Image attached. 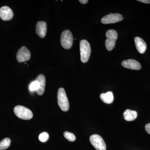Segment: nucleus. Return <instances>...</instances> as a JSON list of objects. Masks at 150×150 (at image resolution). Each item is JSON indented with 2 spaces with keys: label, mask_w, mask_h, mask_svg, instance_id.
<instances>
[{
  "label": "nucleus",
  "mask_w": 150,
  "mask_h": 150,
  "mask_svg": "<svg viewBox=\"0 0 150 150\" xmlns=\"http://www.w3.org/2000/svg\"><path fill=\"white\" fill-rule=\"evenodd\" d=\"M100 98L103 102L107 104L112 103L114 100V96L111 91L100 94Z\"/></svg>",
  "instance_id": "4468645a"
},
{
  "label": "nucleus",
  "mask_w": 150,
  "mask_h": 150,
  "mask_svg": "<svg viewBox=\"0 0 150 150\" xmlns=\"http://www.w3.org/2000/svg\"><path fill=\"white\" fill-rule=\"evenodd\" d=\"M80 50L81 61L83 63H86L88 62L91 53L90 45L86 40H81L80 43Z\"/></svg>",
  "instance_id": "f257e3e1"
},
{
  "label": "nucleus",
  "mask_w": 150,
  "mask_h": 150,
  "mask_svg": "<svg viewBox=\"0 0 150 150\" xmlns=\"http://www.w3.org/2000/svg\"><path fill=\"white\" fill-rule=\"evenodd\" d=\"M123 20V17L119 13H111L103 17L101 22L104 24H111L121 21Z\"/></svg>",
  "instance_id": "0eeeda50"
},
{
  "label": "nucleus",
  "mask_w": 150,
  "mask_h": 150,
  "mask_svg": "<svg viewBox=\"0 0 150 150\" xmlns=\"http://www.w3.org/2000/svg\"><path fill=\"white\" fill-rule=\"evenodd\" d=\"M11 141L8 138L3 139L0 142V150L6 149L10 146Z\"/></svg>",
  "instance_id": "dca6fc26"
},
{
  "label": "nucleus",
  "mask_w": 150,
  "mask_h": 150,
  "mask_svg": "<svg viewBox=\"0 0 150 150\" xmlns=\"http://www.w3.org/2000/svg\"><path fill=\"white\" fill-rule=\"evenodd\" d=\"M135 45L137 51L140 54L145 53L147 48V45L144 40L139 37H136L134 38Z\"/></svg>",
  "instance_id": "f8f14e48"
},
{
  "label": "nucleus",
  "mask_w": 150,
  "mask_h": 150,
  "mask_svg": "<svg viewBox=\"0 0 150 150\" xmlns=\"http://www.w3.org/2000/svg\"><path fill=\"white\" fill-rule=\"evenodd\" d=\"M13 16V12L8 6H4L0 8V18L5 21L11 20Z\"/></svg>",
  "instance_id": "9d476101"
},
{
  "label": "nucleus",
  "mask_w": 150,
  "mask_h": 150,
  "mask_svg": "<svg viewBox=\"0 0 150 150\" xmlns=\"http://www.w3.org/2000/svg\"><path fill=\"white\" fill-rule=\"evenodd\" d=\"M40 87L39 83L38 81L32 82L29 86V90L30 91H37Z\"/></svg>",
  "instance_id": "f3484780"
},
{
  "label": "nucleus",
  "mask_w": 150,
  "mask_h": 150,
  "mask_svg": "<svg viewBox=\"0 0 150 150\" xmlns=\"http://www.w3.org/2000/svg\"><path fill=\"white\" fill-rule=\"evenodd\" d=\"M121 65L124 68L132 70H139L142 68L141 64L134 59L124 60L121 63Z\"/></svg>",
  "instance_id": "1a4fd4ad"
},
{
  "label": "nucleus",
  "mask_w": 150,
  "mask_h": 150,
  "mask_svg": "<svg viewBox=\"0 0 150 150\" xmlns=\"http://www.w3.org/2000/svg\"><path fill=\"white\" fill-rule=\"evenodd\" d=\"M49 138V135L47 132H44L39 135L38 139L39 141L42 142H46Z\"/></svg>",
  "instance_id": "6ab92c4d"
},
{
  "label": "nucleus",
  "mask_w": 150,
  "mask_h": 150,
  "mask_svg": "<svg viewBox=\"0 0 150 150\" xmlns=\"http://www.w3.org/2000/svg\"><path fill=\"white\" fill-rule=\"evenodd\" d=\"M57 98L58 104L61 109L64 112L68 111L69 108V103L66 91L63 88H59Z\"/></svg>",
  "instance_id": "f03ea898"
},
{
  "label": "nucleus",
  "mask_w": 150,
  "mask_h": 150,
  "mask_svg": "<svg viewBox=\"0 0 150 150\" xmlns=\"http://www.w3.org/2000/svg\"><path fill=\"white\" fill-rule=\"evenodd\" d=\"M123 117L126 121H134L137 117V112L135 110L127 109L123 112Z\"/></svg>",
  "instance_id": "2eb2a0df"
},
{
  "label": "nucleus",
  "mask_w": 150,
  "mask_h": 150,
  "mask_svg": "<svg viewBox=\"0 0 150 150\" xmlns=\"http://www.w3.org/2000/svg\"><path fill=\"white\" fill-rule=\"evenodd\" d=\"M15 115L21 119L30 120L33 117V114L31 110L22 105H17L14 108Z\"/></svg>",
  "instance_id": "7ed1b4c3"
},
{
  "label": "nucleus",
  "mask_w": 150,
  "mask_h": 150,
  "mask_svg": "<svg viewBox=\"0 0 150 150\" xmlns=\"http://www.w3.org/2000/svg\"><path fill=\"white\" fill-rule=\"evenodd\" d=\"M145 129L147 133L150 134V123L146 124L145 126Z\"/></svg>",
  "instance_id": "aec40b11"
},
{
  "label": "nucleus",
  "mask_w": 150,
  "mask_h": 150,
  "mask_svg": "<svg viewBox=\"0 0 150 150\" xmlns=\"http://www.w3.org/2000/svg\"><path fill=\"white\" fill-rule=\"evenodd\" d=\"M36 34L41 38L46 36L47 32V23L45 22L41 21L37 23L35 27Z\"/></svg>",
  "instance_id": "9b49d317"
},
{
  "label": "nucleus",
  "mask_w": 150,
  "mask_h": 150,
  "mask_svg": "<svg viewBox=\"0 0 150 150\" xmlns=\"http://www.w3.org/2000/svg\"><path fill=\"white\" fill-rule=\"evenodd\" d=\"M72 33L68 30H66L62 32L61 37V42L62 47L66 49L71 48L73 43Z\"/></svg>",
  "instance_id": "39448f33"
},
{
  "label": "nucleus",
  "mask_w": 150,
  "mask_h": 150,
  "mask_svg": "<svg viewBox=\"0 0 150 150\" xmlns=\"http://www.w3.org/2000/svg\"><path fill=\"white\" fill-rule=\"evenodd\" d=\"M79 1L81 3V4H87L88 1V0H79Z\"/></svg>",
  "instance_id": "4be33fe9"
},
{
  "label": "nucleus",
  "mask_w": 150,
  "mask_h": 150,
  "mask_svg": "<svg viewBox=\"0 0 150 150\" xmlns=\"http://www.w3.org/2000/svg\"><path fill=\"white\" fill-rule=\"evenodd\" d=\"M107 39L105 40V46L108 51H112L115 47V41L118 38V34L115 30L110 29L106 33Z\"/></svg>",
  "instance_id": "20e7f679"
},
{
  "label": "nucleus",
  "mask_w": 150,
  "mask_h": 150,
  "mask_svg": "<svg viewBox=\"0 0 150 150\" xmlns=\"http://www.w3.org/2000/svg\"><path fill=\"white\" fill-rule=\"evenodd\" d=\"M30 58V52L25 46H23L20 48L17 53V60L19 63L28 61Z\"/></svg>",
  "instance_id": "6e6552de"
},
{
  "label": "nucleus",
  "mask_w": 150,
  "mask_h": 150,
  "mask_svg": "<svg viewBox=\"0 0 150 150\" xmlns=\"http://www.w3.org/2000/svg\"><path fill=\"white\" fill-rule=\"evenodd\" d=\"M35 81H38L40 84V87L36 91V92L38 95H42L45 91V86H46L45 77L43 74L39 75L36 78Z\"/></svg>",
  "instance_id": "ddd939ff"
},
{
  "label": "nucleus",
  "mask_w": 150,
  "mask_h": 150,
  "mask_svg": "<svg viewBox=\"0 0 150 150\" xmlns=\"http://www.w3.org/2000/svg\"><path fill=\"white\" fill-rule=\"evenodd\" d=\"M90 142L97 150H106V144L102 137L97 134L91 135Z\"/></svg>",
  "instance_id": "423d86ee"
},
{
  "label": "nucleus",
  "mask_w": 150,
  "mask_h": 150,
  "mask_svg": "<svg viewBox=\"0 0 150 150\" xmlns=\"http://www.w3.org/2000/svg\"><path fill=\"white\" fill-rule=\"evenodd\" d=\"M138 1L141 2L145 3V4H150V0H138Z\"/></svg>",
  "instance_id": "412c9836"
},
{
  "label": "nucleus",
  "mask_w": 150,
  "mask_h": 150,
  "mask_svg": "<svg viewBox=\"0 0 150 150\" xmlns=\"http://www.w3.org/2000/svg\"><path fill=\"white\" fill-rule=\"evenodd\" d=\"M64 135L65 138L69 142H74L76 139V137H75L74 134L72 133H70L68 131H65L64 133Z\"/></svg>",
  "instance_id": "a211bd4d"
}]
</instances>
